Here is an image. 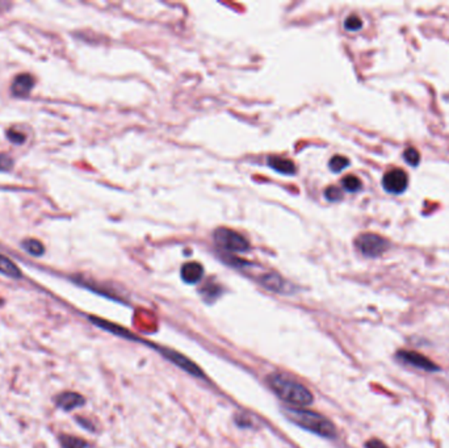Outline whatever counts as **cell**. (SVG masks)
I'll return each mask as SVG.
<instances>
[{"instance_id": "obj_8", "label": "cell", "mask_w": 449, "mask_h": 448, "mask_svg": "<svg viewBox=\"0 0 449 448\" xmlns=\"http://www.w3.org/2000/svg\"><path fill=\"white\" fill-rule=\"evenodd\" d=\"M267 164L272 168L273 171L281 174V175H295L297 168L296 164L290 159H286L283 157H270L267 159Z\"/></svg>"}, {"instance_id": "obj_14", "label": "cell", "mask_w": 449, "mask_h": 448, "mask_svg": "<svg viewBox=\"0 0 449 448\" xmlns=\"http://www.w3.org/2000/svg\"><path fill=\"white\" fill-rule=\"evenodd\" d=\"M59 442L63 448H86L87 443L86 440H83L81 438L77 436H71V435H61L59 436Z\"/></svg>"}, {"instance_id": "obj_17", "label": "cell", "mask_w": 449, "mask_h": 448, "mask_svg": "<svg viewBox=\"0 0 449 448\" xmlns=\"http://www.w3.org/2000/svg\"><path fill=\"white\" fill-rule=\"evenodd\" d=\"M341 186L347 192H357V191L361 190L363 183L360 182L359 177H356L355 175H348L341 180Z\"/></svg>"}, {"instance_id": "obj_9", "label": "cell", "mask_w": 449, "mask_h": 448, "mask_svg": "<svg viewBox=\"0 0 449 448\" xmlns=\"http://www.w3.org/2000/svg\"><path fill=\"white\" fill-rule=\"evenodd\" d=\"M84 402V397L75 392H65L57 397V405L63 410H72L75 407H83Z\"/></svg>"}, {"instance_id": "obj_15", "label": "cell", "mask_w": 449, "mask_h": 448, "mask_svg": "<svg viewBox=\"0 0 449 448\" xmlns=\"http://www.w3.org/2000/svg\"><path fill=\"white\" fill-rule=\"evenodd\" d=\"M23 249L29 253L30 255H34V257H41L45 251V247L43 244L37 241V240H26L23 242Z\"/></svg>"}, {"instance_id": "obj_3", "label": "cell", "mask_w": 449, "mask_h": 448, "mask_svg": "<svg viewBox=\"0 0 449 448\" xmlns=\"http://www.w3.org/2000/svg\"><path fill=\"white\" fill-rule=\"evenodd\" d=\"M213 240L221 250L228 253H245L250 249L245 235L228 228H218L213 233Z\"/></svg>"}, {"instance_id": "obj_20", "label": "cell", "mask_w": 449, "mask_h": 448, "mask_svg": "<svg viewBox=\"0 0 449 448\" xmlns=\"http://www.w3.org/2000/svg\"><path fill=\"white\" fill-rule=\"evenodd\" d=\"M325 197L328 202H339L343 199V192L338 187H328L325 191Z\"/></svg>"}, {"instance_id": "obj_21", "label": "cell", "mask_w": 449, "mask_h": 448, "mask_svg": "<svg viewBox=\"0 0 449 448\" xmlns=\"http://www.w3.org/2000/svg\"><path fill=\"white\" fill-rule=\"evenodd\" d=\"M14 167V161L6 154H0V171H10Z\"/></svg>"}, {"instance_id": "obj_22", "label": "cell", "mask_w": 449, "mask_h": 448, "mask_svg": "<svg viewBox=\"0 0 449 448\" xmlns=\"http://www.w3.org/2000/svg\"><path fill=\"white\" fill-rule=\"evenodd\" d=\"M7 137H8V139L11 141V142H14V144H23L24 141H26V136L23 135V133H20V132H17V130H14V129H11V130H8L7 132Z\"/></svg>"}, {"instance_id": "obj_2", "label": "cell", "mask_w": 449, "mask_h": 448, "mask_svg": "<svg viewBox=\"0 0 449 448\" xmlns=\"http://www.w3.org/2000/svg\"><path fill=\"white\" fill-rule=\"evenodd\" d=\"M286 413V417L290 421L312 433L321 435L323 438H334L337 434L334 425L321 414L301 409H288Z\"/></svg>"}, {"instance_id": "obj_4", "label": "cell", "mask_w": 449, "mask_h": 448, "mask_svg": "<svg viewBox=\"0 0 449 448\" xmlns=\"http://www.w3.org/2000/svg\"><path fill=\"white\" fill-rule=\"evenodd\" d=\"M357 250L368 258H376L382 255L388 249V241L381 235L373 233H364L355 241Z\"/></svg>"}, {"instance_id": "obj_6", "label": "cell", "mask_w": 449, "mask_h": 448, "mask_svg": "<svg viewBox=\"0 0 449 448\" xmlns=\"http://www.w3.org/2000/svg\"><path fill=\"white\" fill-rule=\"evenodd\" d=\"M408 174L401 168H393L382 177V186L389 193H402L408 188Z\"/></svg>"}, {"instance_id": "obj_10", "label": "cell", "mask_w": 449, "mask_h": 448, "mask_svg": "<svg viewBox=\"0 0 449 448\" xmlns=\"http://www.w3.org/2000/svg\"><path fill=\"white\" fill-rule=\"evenodd\" d=\"M34 86V79L29 74H21L14 78L12 83V94L14 96H27Z\"/></svg>"}, {"instance_id": "obj_1", "label": "cell", "mask_w": 449, "mask_h": 448, "mask_svg": "<svg viewBox=\"0 0 449 448\" xmlns=\"http://www.w3.org/2000/svg\"><path fill=\"white\" fill-rule=\"evenodd\" d=\"M268 382L273 392L284 402L297 407H306L313 402L312 392L302 384L288 378L286 375L273 373L268 378Z\"/></svg>"}, {"instance_id": "obj_13", "label": "cell", "mask_w": 449, "mask_h": 448, "mask_svg": "<svg viewBox=\"0 0 449 448\" xmlns=\"http://www.w3.org/2000/svg\"><path fill=\"white\" fill-rule=\"evenodd\" d=\"M260 283L271 291H281L284 282L277 273H267L260 277Z\"/></svg>"}, {"instance_id": "obj_11", "label": "cell", "mask_w": 449, "mask_h": 448, "mask_svg": "<svg viewBox=\"0 0 449 448\" xmlns=\"http://www.w3.org/2000/svg\"><path fill=\"white\" fill-rule=\"evenodd\" d=\"M164 355H166L170 360H172V363H175V364H177L180 368H183L186 372L191 373L193 376H199V378L203 376L200 368L197 366H194V364L192 363L191 360H188V359L184 358L183 355H179V353H174V351H167V353H164Z\"/></svg>"}, {"instance_id": "obj_16", "label": "cell", "mask_w": 449, "mask_h": 448, "mask_svg": "<svg viewBox=\"0 0 449 448\" xmlns=\"http://www.w3.org/2000/svg\"><path fill=\"white\" fill-rule=\"evenodd\" d=\"M348 164H350V161H348L346 157H341V155H334V157L330 159V162H328V167H330V170H331L332 173L338 174V173L343 171Z\"/></svg>"}, {"instance_id": "obj_23", "label": "cell", "mask_w": 449, "mask_h": 448, "mask_svg": "<svg viewBox=\"0 0 449 448\" xmlns=\"http://www.w3.org/2000/svg\"><path fill=\"white\" fill-rule=\"evenodd\" d=\"M366 448H389L383 442L379 439H370L366 443Z\"/></svg>"}, {"instance_id": "obj_18", "label": "cell", "mask_w": 449, "mask_h": 448, "mask_svg": "<svg viewBox=\"0 0 449 448\" xmlns=\"http://www.w3.org/2000/svg\"><path fill=\"white\" fill-rule=\"evenodd\" d=\"M344 28H346L347 30L356 32V30H359V29L363 28V21H361V19H360L359 16L351 14V16H348V17L346 19V21H344Z\"/></svg>"}, {"instance_id": "obj_19", "label": "cell", "mask_w": 449, "mask_h": 448, "mask_svg": "<svg viewBox=\"0 0 449 448\" xmlns=\"http://www.w3.org/2000/svg\"><path fill=\"white\" fill-rule=\"evenodd\" d=\"M403 158H405V161H406L410 166H412V167L418 166V163L421 161L419 153H418L417 150L414 149V148H408V149L405 150V153H403Z\"/></svg>"}, {"instance_id": "obj_12", "label": "cell", "mask_w": 449, "mask_h": 448, "mask_svg": "<svg viewBox=\"0 0 449 448\" xmlns=\"http://www.w3.org/2000/svg\"><path fill=\"white\" fill-rule=\"evenodd\" d=\"M0 273L12 277V279H20L21 277V271L20 269L14 264L11 259L4 257L0 254Z\"/></svg>"}, {"instance_id": "obj_5", "label": "cell", "mask_w": 449, "mask_h": 448, "mask_svg": "<svg viewBox=\"0 0 449 448\" xmlns=\"http://www.w3.org/2000/svg\"><path fill=\"white\" fill-rule=\"evenodd\" d=\"M397 359L403 362L405 364L415 367L418 369H422L426 372H437L440 371V367L436 366L435 363L424 356L422 353H415V351H408V350H401L397 353Z\"/></svg>"}, {"instance_id": "obj_7", "label": "cell", "mask_w": 449, "mask_h": 448, "mask_svg": "<svg viewBox=\"0 0 449 448\" xmlns=\"http://www.w3.org/2000/svg\"><path fill=\"white\" fill-rule=\"evenodd\" d=\"M181 279L188 284H196L203 279L204 269L197 262H188L181 267Z\"/></svg>"}]
</instances>
